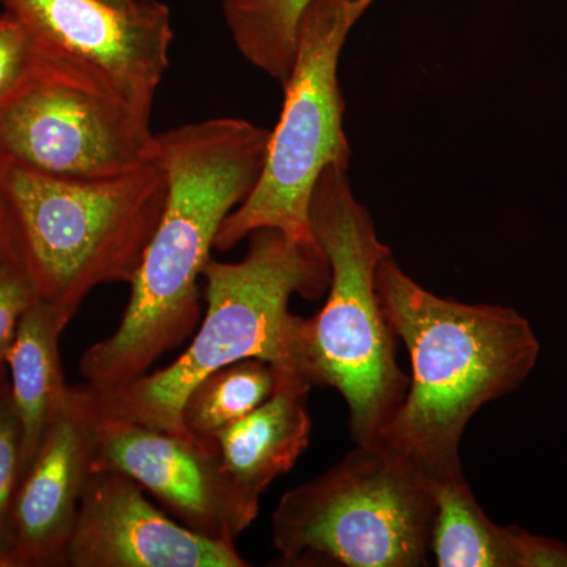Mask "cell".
Returning <instances> with one entry per match:
<instances>
[{
	"instance_id": "4fadbf2b",
	"label": "cell",
	"mask_w": 567,
	"mask_h": 567,
	"mask_svg": "<svg viewBox=\"0 0 567 567\" xmlns=\"http://www.w3.org/2000/svg\"><path fill=\"white\" fill-rule=\"evenodd\" d=\"M311 388L303 382H276L264 404L213 435L224 468L254 498L260 499L275 480L287 475L308 447Z\"/></svg>"
},
{
	"instance_id": "9c48e42d",
	"label": "cell",
	"mask_w": 567,
	"mask_h": 567,
	"mask_svg": "<svg viewBox=\"0 0 567 567\" xmlns=\"http://www.w3.org/2000/svg\"><path fill=\"white\" fill-rule=\"evenodd\" d=\"M92 468L132 477L178 524L208 539L235 544L259 514V499L224 468L215 436L173 434L99 410Z\"/></svg>"
},
{
	"instance_id": "d4e9b609",
	"label": "cell",
	"mask_w": 567,
	"mask_h": 567,
	"mask_svg": "<svg viewBox=\"0 0 567 567\" xmlns=\"http://www.w3.org/2000/svg\"><path fill=\"white\" fill-rule=\"evenodd\" d=\"M6 379V377H3V368L0 369V382H2V380Z\"/></svg>"
},
{
	"instance_id": "e0dca14e",
	"label": "cell",
	"mask_w": 567,
	"mask_h": 567,
	"mask_svg": "<svg viewBox=\"0 0 567 567\" xmlns=\"http://www.w3.org/2000/svg\"><path fill=\"white\" fill-rule=\"evenodd\" d=\"M275 386L274 368L262 360L248 358L224 365L189 391L182 423L189 434L213 436L264 404Z\"/></svg>"
},
{
	"instance_id": "ac0fdd59",
	"label": "cell",
	"mask_w": 567,
	"mask_h": 567,
	"mask_svg": "<svg viewBox=\"0 0 567 567\" xmlns=\"http://www.w3.org/2000/svg\"><path fill=\"white\" fill-rule=\"evenodd\" d=\"M21 424L6 379L0 382V557L14 561L13 505L21 480Z\"/></svg>"
},
{
	"instance_id": "277c9868",
	"label": "cell",
	"mask_w": 567,
	"mask_h": 567,
	"mask_svg": "<svg viewBox=\"0 0 567 567\" xmlns=\"http://www.w3.org/2000/svg\"><path fill=\"white\" fill-rule=\"evenodd\" d=\"M18 251L41 300L69 322L104 284H132L162 219L167 174L155 158L106 178H66L2 163Z\"/></svg>"
},
{
	"instance_id": "cb8c5ba5",
	"label": "cell",
	"mask_w": 567,
	"mask_h": 567,
	"mask_svg": "<svg viewBox=\"0 0 567 567\" xmlns=\"http://www.w3.org/2000/svg\"><path fill=\"white\" fill-rule=\"evenodd\" d=\"M0 567H11V565L6 558L0 557Z\"/></svg>"
},
{
	"instance_id": "603a6c76",
	"label": "cell",
	"mask_w": 567,
	"mask_h": 567,
	"mask_svg": "<svg viewBox=\"0 0 567 567\" xmlns=\"http://www.w3.org/2000/svg\"><path fill=\"white\" fill-rule=\"evenodd\" d=\"M103 2L111 3V6L118 7V9H126L133 6L136 0H103Z\"/></svg>"
},
{
	"instance_id": "484cf974",
	"label": "cell",
	"mask_w": 567,
	"mask_h": 567,
	"mask_svg": "<svg viewBox=\"0 0 567 567\" xmlns=\"http://www.w3.org/2000/svg\"><path fill=\"white\" fill-rule=\"evenodd\" d=\"M2 163H3L2 159H0V166H2Z\"/></svg>"
},
{
	"instance_id": "8fae6325",
	"label": "cell",
	"mask_w": 567,
	"mask_h": 567,
	"mask_svg": "<svg viewBox=\"0 0 567 567\" xmlns=\"http://www.w3.org/2000/svg\"><path fill=\"white\" fill-rule=\"evenodd\" d=\"M62 566L246 567L234 543L183 527L117 470L91 468Z\"/></svg>"
},
{
	"instance_id": "7402d4cb",
	"label": "cell",
	"mask_w": 567,
	"mask_h": 567,
	"mask_svg": "<svg viewBox=\"0 0 567 567\" xmlns=\"http://www.w3.org/2000/svg\"><path fill=\"white\" fill-rule=\"evenodd\" d=\"M17 252L20 251H18L13 221H11L9 205H7L2 189H0V260L6 259L10 254Z\"/></svg>"
},
{
	"instance_id": "7c38bea8",
	"label": "cell",
	"mask_w": 567,
	"mask_h": 567,
	"mask_svg": "<svg viewBox=\"0 0 567 567\" xmlns=\"http://www.w3.org/2000/svg\"><path fill=\"white\" fill-rule=\"evenodd\" d=\"M96 417L92 388H69L18 484L13 505L17 566H62L92 468Z\"/></svg>"
},
{
	"instance_id": "30bf717a",
	"label": "cell",
	"mask_w": 567,
	"mask_h": 567,
	"mask_svg": "<svg viewBox=\"0 0 567 567\" xmlns=\"http://www.w3.org/2000/svg\"><path fill=\"white\" fill-rule=\"evenodd\" d=\"M0 3L28 28L37 47L87 63L137 110L152 115L174 39L171 11L164 3L136 0L126 9L103 0Z\"/></svg>"
},
{
	"instance_id": "ba28073f",
	"label": "cell",
	"mask_w": 567,
	"mask_h": 567,
	"mask_svg": "<svg viewBox=\"0 0 567 567\" xmlns=\"http://www.w3.org/2000/svg\"><path fill=\"white\" fill-rule=\"evenodd\" d=\"M151 121L100 71L35 44L28 74L0 99V159L55 177H115L155 158Z\"/></svg>"
},
{
	"instance_id": "44dd1931",
	"label": "cell",
	"mask_w": 567,
	"mask_h": 567,
	"mask_svg": "<svg viewBox=\"0 0 567 567\" xmlns=\"http://www.w3.org/2000/svg\"><path fill=\"white\" fill-rule=\"evenodd\" d=\"M517 567H567V544L516 527Z\"/></svg>"
},
{
	"instance_id": "d6986e66",
	"label": "cell",
	"mask_w": 567,
	"mask_h": 567,
	"mask_svg": "<svg viewBox=\"0 0 567 567\" xmlns=\"http://www.w3.org/2000/svg\"><path fill=\"white\" fill-rule=\"evenodd\" d=\"M39 298L20 252L0 260V369L6 364L22 317Z\"/></svg>"
},
{
	"instance_id": "5b68a950",
	"label": "cell",
	"mask_w": 567,
	"mask_h": 567,
	"mask_svg": "<svg viewBox=\"0 0 567 567\" xmlns=\"http://www.w3.org/2000/svg\"><path fill=\"white\" fill-rule=\"evenodd\" d=\"M309 224L331 271L327 303L306 319L309 377L346 399L354 443L374 442L401 409L410 377L377 297V267L391 249L353 196L349 164H330L317 178Z\"/></svg>"
},
{
	"instance_id": "52a82bcc",
	"label": "cell",
	"mask_w": 567,
	"mask_h": 567,
	"mask_svg": "<svg viewBox=\"0 0 567 567\" xmlns=\"http://www.w3.org/2000/svg\"><path fill=\"white\" fill-rule=\"evenodd\" d=\"M375 0H312L298 24L292 71L271 132L267 162L249 196L224 219L215 249L230 251L260 229L298 245L319 246L309 224L317 178L333 163L350 164L338 65L347 37Z\"/></svg>"
},
{
	"instance_id": "7a4b0ae2",
	"label": "cell",
	"mask_w": 567,
	"mask_h": 567,
	"mask_svg": "<svg viewBox=\"0 0 567 567\" xmlns=\"http://www.w3.org/2000/svg\"><path fill=\"white\" fill-rule=\"evenodd\" d=\"M375 289L412 361L404 402L379 439L425 477L461 472L458 447L472 417L517 390L536 368L535 331L516 309L429 292L391 251L377 267Z\"/></svg>"
},
{
	"instance_id": "ffe728a7",
	"label": "cell",
	"mask_w": 567,
	"mask_h": 567,
	"mask_svg": "<svg viewBox=\"0 0 567 567\" xmlns=\"http://www.w3.org/2000/svg\"><path fill=\"white\" fill-rule=\"evenodd\" d=\"M35 43L14 14L0 17V99L13 91L31 69Z\"/></svg>"
},
{
	"instance_id": "6da1fadb",
	"label": "cell",
	"mask_w": 567,
	"mask_h": 567,
	"mask_svg": "<svg viewBox=\"0 0 567 567\" xmlns=\"http://www.w3.org/2000/svg\"><path fill=\"white\" fill-rule=\"evenodd\" d=\"M270 130L219 117L156 134L166 205L117 330L85 349L81 375L96 391L128 385L185 342L200 319L199 281L224 219L262 174Z\"/></svg>"
},
{
	"instance_id": "5bb4252c",
	"label": "cell",
	"mask_w": 567,
	"mask_h": 567,
	"mask_svg": "<svg viewBox=\"0 0 567 567\" xmlns=\"http://www.w3.org/2000/svg\"><path fill=\"white\" fill-rule=\"evenodd\" d=\"M69 323L54 306L39 298L22 317L7 354L11 399L21 424V476L69 393L59 347Z\"/></svg>"
},
{
	"instance_id": "9a60e30c",
	"label": "cell",
	"mask_w": 567,
	"mask_h": 567,
	"mask_svg": "<svg viewBox=\"0 0 567 567\" xmlns=\"http://www.w3.org/2000/svg\"><path fill=\"white\" fill-rule=\"evenodd\" d=\"M434 498L431 554L439 567H517L516 527H499L476 502L464 473L427 477Z\"/></svg>"
},
{
	"instance_id": "3957f363",
	"label": "cell",
	"mask_w": 567,
	"mask_h": 567,
	"mask_svg": "<svg viewBox=\"0 0 567 567\" xmlns=\"http://www.w3.org/2000/svg\"><path fill=\"white\" fill-rule=\"evenodd\" d=\"M330 276L320 246L295 244L276 229L256 230L240 262L205 265L207 309L188 349L128 385L92 388L100 413L186 434L182 409L189 391L212 372L248 358L270 364L276 382L315 386L306 363V319L289 305L293 295L322 297Z\"/></svg>"
},
{
	"instance_id": "8992f818",
	"label": "cell",
	"mask_w": 567,
	"mask_h": 567,
	"mask_svg": "<svg viewBox=\"0 0 567 567\" xmlns=\"http://www.w3.org/2000/svg\"><path fill=\"white\" fill-rule=\"evenodd\" d=\"M434 516L427 477L377 439L282 495L274 544L286 566L421 567Z\"/></svg>"
},
{
	"instance_id": "2e32d148",
	"label": "cell",
	"mask_w": 567,
	"mask_h": 567,
	"mask_svg": "<svg viewBox=\"0 0 567 567\" xmlns=\"http://www.w3.org/2000/svg\"><path fill=\"white\" fill-rule=\"evenodd\" d=\"M312 0H224V20L237 50L271 80L292 71L298 24Z\"/></svg>"
}]
</instances>
